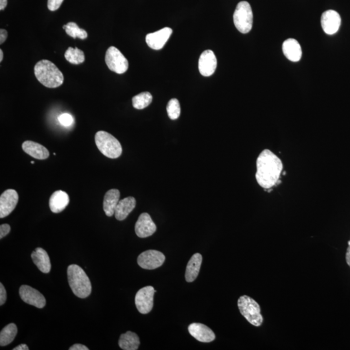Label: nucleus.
Returning <instances> with one entry per match:
<instances>
[{
    "label": "nucleus",
    "mask_w": 350,
    "mask_h": 350,
    "mask_svg": "<svg viewBox=\"0 0 350 350\" xmlns=\"http://www.w3.org/2000/svg\"><path fill=\"white\" fill-rule=\"evenodd\" d=\"M7 5V0H0V10L3 11Z\"/></svg>",
    "instance_id": "4c0bfd02"
},
{
    "label": "nucleus",
    "mask_w": 350,
    "mask_h": 350,
    "mask_svg": "<svg viewBox=\"0 0 350 350\" xmlns=\"http://www.w3.org/2000/svg\"><path fill=\"white\" fill-rule=\"evenodd\" d=\"M97 148L105 156L115 159L121 156L122 147L116 137L105 131L97 132L95 136Z\"/></svg>",
    "instance_id": "20e7f679"
},
{
    "label": "nucleus",
    "mask_w": 350,
    "mask_h": 350,
    "mask_svg": "<svg viewBox=\"0 0 350 350\" xmlns=\"http://www.w3.org/2000/svg\"><path fill=\"white\" fill-rule=\"evenodd\" d=\"M64 0H48L47 1V7L51 11H56L61 7Z\"/></svg>",
    "instance_id": "7c9ffc66"
},
{
    "label": "nucleus",
    "mask_w": 350,
    "mask_h": 350,
    "mask_svg": "<svg viewBox=\"0 0 350 350\" xmlns=\"http://www.w3.org/2000/svg\"><path fill=\"white\" fill-rule=\"evenodd\" d=\"M58 120L60 124H61L62 126L65 127L72 126V124L74 122L73 117H72L71 115L67 113L60 115L58 117Z\"/></svg>",
    "instance_id": "c756f323"
},
{
    "label": "nucleus",
    "mask_w": 350,
    "mask_h": 350,
    "mask_svg": "<svg viewBox=\"0 0 350 350\" xmlns=\"http://www.w3.org/2000/svg\"><path fill=\"white\" fill-rule=\"evenodd\" d=\"M154 287L147 286L139 289L135 297V304L140 313L147 314L151 311L154 304Z\"/></svg>",
    "instance_id": "6e6552de"
},
{
    "label": "nucleus",
    "mask_w": 350,
    "mask_h": 350,
    "mask_svg": "<svg viewBox=\"0 0 350 350\" xmlns=\"http://www.w3.org/2000/svg\"><path fill=\"white\" fill-rule=\"evenodd\" d=\"M18 332L16 324H9L4 327L0 332V345L6 346L14 341Z\"/></svg>",
    "instance_id": "393cba45"
},
{
    "label": "nucleus",
    "mask_w": 350,
    "mask_h": 350,
    "mask_svg": "<svg viewBox=\"0 0 350 350\" xmlns=\"http://www.w3.org/2000/svg\"><path fill=\"white\" fill-rule=\"evenodd\" d=\"M136 204V199L132 197H126L119 201L115 210V217L118 221H124L135 208Z\"/></svg>",
    "instance_id": "6ab92c4d"
},
{
    "label": "nucleus",
    "mask_w": 350,
    "mask_h": 350,
    "mask_svg": "<svg viewBox=\"0 0 350 350\" xmlns=\"http://www.w3.org/2000/svg\"><path fill=\"white\" fill-rule=\"evenodd\" d=\"M139 344L138 336L132 331L121 335L118 341L119 347L124 350H136L138 349Z\"/></svg>",
    "instance_id": "b1692460"
},
{
    "label": "nucleus",
    "mask_w": 350,
    "mask_h": 350,
    "mask_svg": "<svg viewBox=\"0 0 350 350\" xmlns=\"http://www.w3.org/2000/svg\"><path fill=\"white\" fill-rule=\"evenodd\" d=\"M64 57L67 61L72 64H82L85 61L84 52L77 47L76 48L72 47H68L65 52Z\"/></svg>",
    "instance_id": "a878e982"
},
{
    "label": "nucleus",
    "mask_w": 350,
    "mask_h": 350,
    "mask_svg": "<svg viewBox=\"0 0 350 350\" xmlns=\"http://www.w3.org/2000/svg\"><path fill=\"white\" fill-rule=\"evenodd\" d=\"M165 260L166 257L162 252L155 250H149L139 254L137 261V264L142 269L153 270L161 267L164 264Z\"/></svg>",
    "instance_id": "1a4fd4ad"
},
{
    "label": "nucleus",
    "mask_w": 350,
    "mask_h": 350,
    "mask_svg": "<svg viewBox=\"0 0 350 350\" xmlns=\"http://www.w3.org/2000/svg\"><path fill=\"white\" fill-rule=\"evenodd\" d=\"M7 37H8V32H7L6 30L1 29L0 30V44L4 43L5 41H6Z\"/></svg>",
    "instance_id": "72a5a7b5"
},
{
    "label": "nucleus",
    "mask_w": 350,
    "mask_h": 350,
    "mask_svg": "<svg viewBox=\"0 0 350 350\" xmlns=\"http://www.w3.org/2000/svg\"><path fill=\"white\" fill-rule=\"evenodd\" d=\"M285 56L292 62H299L302 58V48L296 40L289 39L284 42L282 46Z\"/></svg>",
    "instance_id": "a211bd4d"
},
{
    "label": "nucleus",
    "mask_w": 350,
    "mask_h": 350,
    "mask_svg": "<svg viewBox=\"0 0 350 350\" xmlns=\"http://www.w3.org/2000/svg\"><path fill=\"white\" fill-rule=\"evenodd\" d=\"M31 257L32 261L42 272L47 274L51 271V262L48 254L45 250L42 248L36 249L32 252Z\"/></svg>",
    "instance_id": "aec40b11"
},
{
    "label": "nucleus",
    "mask_w": 350,
    "mask_h": 350,
    "mask_svg": "<svg viewBox=\"0 0 350 350\" xmlns=\"http://www.w3.org/2000/svg\"><path fill=\"white\" fill-rule=\"evenodd\" d=\"M31 164H34V161H32V162H31Z\"/></svg>",
    "instance_id": "ea45409f"
},
{
    "label": "nucleus",
    "mask_w": 350,
    "mask_h": 350,
    "mask_svg": "<svg viewBox=\"0 0 350 350\" xmlns=\"http://www.w3.org/2000/svg\"><path fill=\"white\" fill-rule=\"evenodd\" d=\"M24 151L30 156L39 160H45L49 156V152L46 147L36 142L26 141L22 144Z\"/></svg>",
    "instance_id": "412c9836"
},
{
    "label": "nucleus",
    "mask_w": 350,
    "mask_h": 350,
    "mask_svg": "<svg viewBox=\"0 0 350 350\" xmlns=\"http://www.w3.org/2000/svg\"><path fill=\"white\" fill-rule=\"evenodd\" d=\"M283 167V163L277 155L269 149L264 150L256 161L257 184L264 189L272 188L279 181Z\"/></svg>",
    "instance_id": "f257e3e1"
},
{
    "label": "nucleus",
    "mask_w": 350,
    "mask_h": 350,
    "mask_svg": "<svg viewBox=\"0 0 350 350\" xmlns=\"http://www.w3.org/2000/svg\"><path fill=\"white\" fill-rule=\"evenodd\" d=\"M3 58H4L3 51H2V49H0V62H2V61H3Z\"/></svg>",
    "instance_id": "58836bf2"
},
{
    "label": "nucleus",
    "mask_w": 350,
    "mask_h": 350,
    "mask_svg": "<svg viewBox=\"0 0 350 350\" xmlns=\"http://www.w3.org/2000/svg\"><path fill=\"white\" fill-rule=\"evenodd\" d=\"M14 350H29V347L26 344H22L19 345V346L14 347Z\"/></svg>",
    "instance_id": "e433bc0d"
},
{
    "label": "nucleus",
    "mask_w": 350,
    "mask_h": 350,
    "mask_svg": "<svg viewBox=\"0 0 350 350\" xmlns=\"http://www.w3.org/2000/svg\"><path fill=\"white\" fill-rule=\"evenodd\" d=\"M202 262V256L201 254L196 253L192 255L187 265L185 277L187 282H192L196 279L199 274Z\"/></svg>",
    "instance_id": "5701e85b"
},
{
    "label": "nucleus",
    "mask_w": 350,
    "mask_h": 350,
    "mask_svg": "<svg viewBox=\"0 0 350 350\" xmlns=\"http://www.w3.org/2000/svg\"><path fill=\"white\" fill-rule=\"evenodd\" d=\"M34 71L37 79L44 86L54 89L63 84V74L56 64L48 60L44 59L37 62Z\"/></svg>",
    "instance_id": "f03ea898"
},
{
    "label": "nucleus",
    "mask_w": 350,
    "mask_h": 350,
    "mask_svg": "<svg viewBox=\"0 0 350 350\" xmlns=\"http://www.w3.org/2000/svg\"><path fill=\"white\" fill-rule=\"evenodd\" d=\"M105 62L111 71L117 74L126 73L129 68V62L126 57L116 47H110L105 55Z\"/></svg>",
    "instance_id": "0eeeda50"
},
{
    "label": "nucleus",
    "mask_w": 350,
    "mask_h": 350,
    "mask_svg": "<svg viewBox=\"0 0 350 350\" xmlns=\"http://www.w3.org/2000/svg\"><path fill=\"white\" fill-rule=\"evenodd\" d=\"M152 101V96L148 92H142L132 98L134 108L142 110L146 108Z\"/></svg>",
    "instance_id": "bb28decb"
},
{
    "label": "nucleus",
    "mask_w": 350,
    "mask_h": 350,
    "mask_svg": "<svg viewBox=\"0 0 350 350\" xmlns=\"http://www.w3.org/2000/svg\"><path fill=\"white\" fill-rule=\"evenodd\" d=\"M69 198L67 192L58 190L51 195L49 199L50 209L55 214L61 213L69 204Z\"/></svg>",
    "instance_id": "f3484780"
},
{
    "label": "nucleus",
    "mask_w": 350,
    "mask_h": 350,
    "mask_svg": "<svg viewBox=\"0 0 350 350\" xmlns=\"http://www.w3.org/2000/svg\"><path fill=\"white\" fill-rule=\"evenodd\" d=\"M217 61L212 50H206L201 55L199 61V69L202 76L209 77L216 72Z\"/></svg>",
    "instance_id": "4468645a"
},
{
    "label": "nucleus",
    "mask_w": 350,
    "mask_h": 350,
    "mask_svg": "<svg viewBox=\"0 0 350 350\" xmlns=\"http://www.w3.org/2000/svg\"><path fill=\"white\" fill-rule=\"evenodd\" d=\"M156 231V226L150 215L143 213L140 215L135 225V232L140 238L151 236Z\"/></svg>",
    "instance_id": "f8f14e48"
},
{
    "label": "nucleus",
    "mask_w": 350,
    "mask_h": 350,
    "mask_svg": "<svg viewBox=\"0 0 350 350\" xmlns=\"http://www.w3.org/2000/svg\"><path fill=\"white\" fill-rule=\"evenodd\" d=\"M167 112L169 118L172 120L178 119L181 115V105L178 99H171L167 105Z\"/></svg>",
    "instance_id": "c85d7f7f"
},
{
    "label": "nucleus",
    "mask_w": 350,
    "mask_h": 350,
    "mask_svg": "<svg viewBox=\"0 0 350 350\" xmlns=\"http://www.w3.org/2000/svg\"><path fill=\"white\" fill-rule=\"evenodd\" d=\"M119 197L120 192L118 189H112L106 192L103 200V209L107 216L112 217L115 214Z\"/></svg>",
    "instance_id": "4be33fe9"
},
{
    "label": "nucleus",
    "mask_w": 350,
    "mask_h": 350,
    "mask_svg": "<svg viewBox=\"0 0 350 350\" xmlns=\"http://www.w3.org/2000/svg\"><path fill=\"white\" fill-rule=\"evenodd\" d=\"M341 24V18L338 12L334 10L325 11L321 16V25L324 31L327 34H334L339 31Z\"/></svg>",
    "instance_id": "ddd939ff"
},
{
    "label": "nucleus",
    "mask_w": 350,
    "mask_h": 350,
    "mask_svg": "<svg viewBox=\"0 0 350 350\" xmlns=\"http://www.w3.org/2000/svg\"><path fill=\"white\" fill-rule=\"evenodd\" d=\"M237 306L241 314L250 324L256 327L261 326L264 317L261 313L259 305L256 301L247 295H243L239 297Z\"/></svg>",
    "instance_id": "39448f33"
},
{
    "label": "nucleus",
    "mask_w": 350,
    "mask_h": 350,
    "mask_svg": "<svg viewBox=\"0 0 350 350\" xmlns=\"http://www.w3.org/2000/svg\"><path fill=\"white\" fill-rule=\"evenodd\" d=\"M235 26L241 33H248L253 25V12L249 2H239L234 13Z\"/></svg>",
    "instance_id": "423d86ee"
},
{
    "label": "nucleus",
    "mask_w": 350,
    "mask_h": 350,
    "mask_svg": "<svg viewBox=\"0 0 350 350\" xmlns=\"http://www.w3.org/2000/svg\"><path fill=\"white\" fill-rule=\"evenodd\" d=\"M69 350H89V349L84 345L76 344L69 348Z\"/></svg>",
    "instance_id": "f704fd0d"
},
{
    "label": "nucleus",
    "mask_w": 350,
    "mask_h": 350,
    "mask_svg": "<svg viewBox=\"0 0 350 350\" xmlns=\"http://www.w3.org/2000/svg\"><path fill=\"white\" fill-rule=\"evenodd\" d=\"M19 194L14 189H7L0 197V218L3 219L13 212L19 202Z\"/></svg>",
    "instance_id": "9b49d317"
},
{
    "label": "nucleus",
    "mask_w": 350,
    "mask_h": 350,
    "mask_svg": "<svg viewBox=\"0 0 350 350\" xmlns=\"http://www.w3.org/2000/svg\"><path fill=\"white\" fill-rule=\"evenodd\" d=\"M346 260L347 264L350 267V240L348 241V247L347 249V252L346 254Z\"/></svg>",
    "instance_id": "c9c22d12"
},
{
    "label": "nucleus",
    "mask_w": 350,
    "mask_h": 350,
    "mask_svg": "<svg viewBox=\"0 0 350 350\" xmlns=\"http://www.w3.org/2000/svg\"><path fill=\"white\" fill-rule=\"evenodd\" d=\"M63 28L66 33L72 38L84 40L87 37V32L84 29L80 28L74 22H69L63 26Z\"/></svg>",
    "instance_id": "cd10ccee"
},
{
    "label": "nucleus",
    "mask_w": 350,
    "mask_h": 350,
    "mask_svg": "<svg viewBox=\"0 0 350 350\" xmlns=\"http://www.w3.org/2000/svg\"><path fill=\"white\" fill-rule=\"evenodd\" d=\"M172 32L171 28L164 27L159 31L149 33L146 36V43L152 49H161L168 41Z\"/></svg>",
    "instance_id": "2eb2a0df"
},
{
    "label": "nucleus",
    "mask_w": 350,
    "mask_h": 350,
    "mask_svg": "<svg viewBox=\"0 0 350 350\" xmlns=\"http://www.w3.org/2000/svg\"><path fill=\"white\" fill-rule=\"evenodd\" d=\"M19 293L22 301L27 304L40 309L46 306V301L44 295L31 287L23 285L20 288Z\"/></svg>",
    "instance_id": "9d476101"
},
{
    "label": "nucleus",
    "mask_w": 350,
    "mask_h": 350,
    "mask_svg": "<svg viewBox=\"0 0 350 350\" xmlns=\"http://www.w3.org/2000/svg\"><path fill=\"white\" fill-rule=\"evenodd\" d=\"M11 231V226L8 224H2L0 226V239H3Z\"/></svg>",
    "instance_id": "2f4dec72"
},
{
    "label": "nucleus",
    "mask_w": 350,
    "mask_h": 350,
    "mask_svg": "<svg viewBox=\"0 0 350 350\" xmlns=\"http://www.w3.org/2000/svg\"><path fill=\"white\" fill-rule=\"evenodd\" d=\"M70 287L76 296L85 299L92 292L91 280L86 272L77 265H70L67 270Z\"/></svg>",
    "instance_id": "7ed1b4c3"
},
{
    "label": "nucleus",
    "mask_w": 350,
    "mask_h": 350,
    "mask_svg": "<svg viewBox=\"0 0 350 350\" xmlns=\"http://www.w3.org/2000/svg\"><path fill=\"white\" fill-rule=\"evenodd\" d=\"M7 301V292L3 284H0V306H3Z\"/></svg>",
    "instance_id": "473e14b6"
},
{
    "label": "nucleus",
    "mask_w": 350,
    "mask_h": 350,
    "mask_svg": "<svg viewBox=\"0 0 350 350\" xmlns=\"http://www.w3.org/2000/svg\"><path fill=\"white\" fill-rule=\"evenodd\" d=\"M190 335L201 342H211L216 339V335L209 327L203 324L192 323L188 327Z\"/></svg>",
    "instance_id": "dca6fc26"
}]
</instances>
